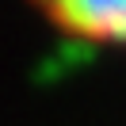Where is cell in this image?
<instances>
[{
    "label": "cell",
    "mask_w": 126,
    "mask_h": 126,
    "mask_svg": "<svg viewBox=\"0 0 126 126\" xmlns=\"http://www.w3.org/2000/svg\"><path fill=\"white\" fill-rule=\"evenodd\" d=\"M27 8L61 42L126 50V0H27Z\"/></svg>",
    "instance_id": "6da1fadb"
}]
</instances>
